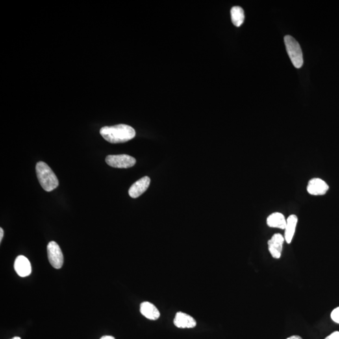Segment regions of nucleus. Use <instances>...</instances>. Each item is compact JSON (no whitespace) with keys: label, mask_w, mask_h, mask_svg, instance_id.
I'll use <instances>...</instances> for the list:
<instances>
[{"label":"nucleus","mask_w":339,"mask_h":339,"mask_svg":"<svg viewBox=\"0 0 339 339\" xmlns=\"http://www.w3.org/2000/svg\"><path fill=\"white\" fill-rule=\"evenodd\" d=\"M3 235H4V231L3 229H2V228H0V242L1 243L2 241V239L3 238Z\"/></svg>","instance_id":"17"},{"label":"nucleus","mask_w":339,"mask_h":339,"mask_svg":"<svg viewBox=\"0 0 339 339\" xmlns=\"http://www.w3.org/2000/svg\"><path fill=\"white\" fill-rule=\"evenodd\" d=\"M176 327L180 329H192L197 325L196 321L193 317L185 313H177L173 320Z\"/></svg>","instance_id":"10"},{"label":"nucleus","mask_w":339,"mask_h":339,"mask_svg":"<svg viewBox=\"0 0 339 339\" xmlns=\"http://www.w3.org/2000/svg\"><path fill=\"white\" fill-rule=\"evenodd\" d=\"M329 187L327 184L321 179L314 178L308 182L306 190L312 195H323L327 193Z\"/></svg>","instance_id":"6"},{"label":"nucleus","mask_w":339,"mask_h":339,"mask_svg":"<svg viewBox=\"0 0 339 339\" xmlns=\"http://www.w3.org/2000/svg\"><path fill=\"white\" fill-rule=\"evenodd\" d=\"M14 269L19 277H26L32 273V266L25 256H19L15 261Z\"/></svg>","instance_id":"8"},{"label":"nucleus","mask_w":339,"mask_h":339,"mask_svg":"<svg viewBox=\"0 0 339 339\" xmlns=\"http://www.w3.org/2000/svg\"><path fill=\"white\" fill-rule=\"evenodd\" d=\"M100 339H115L112 336H105L102 337V338Z\"/></svg>","instance_id":"19"},{"label":"nucleus","mask_w":339,"mask_h":339,"mask_svg":"<svg viewBox=\"0 0 339 339\" xmlns=\"http://www.w3.org/2000/svg\"><path fill=\"white\" fill-rule=\"evenodd\" d=\"M140 312L149 320H156L159 319L160 313L153 303L149 301L143 302L140 305Z\"/></svg>","instance_id":"11"},{"label":"nucleus","mask_w":339,"mask_h":339,"mask_svg":"<svg viewBox=\"0 0 339 339\" xmlns=\"http://www.w3.org/2000/svg\"><path fill=\"white\" fill-rule=\"evenodd\" d=\"M331 318L335 322L339 323V306L332 311L331 313Z\"/></svg>","instance_id":"15"},{"label":"nucleus","mask_w":339,"mask_h":339,"mask_svg":"<svg viewBox=\"0 0 339 339\" xmlns=\"http://www.w3.org/2000/svg\"><path fill=\"white\" fill-rule=\"evenodd\" d=\"M303 339L301 338V337H300L299 336H293L290 337V338H288V339Z\"/></svg>","instance_id":"18"},{"label":"nucleus","mask_w":339,"mask_h":339,"mask_svg":"<svg viewBox=\"0 0 339 339\" xmlns=\"http://www.w3.org/2000/svg\"><path fill=\"white\" fill-rule=\"evenodd\" d=\"M325 339H339V332L336 331L333 332L330 336L327 337Z\"/></svg>","instance_id":"16"},{"label":"nucleus","mask_w":339,"mask_h":339,"mask_svg":"<svg viewBox=\"0 0 339 339\" xmlns=\"http://www.w3.org/2000/svg\"><path fill=\"white\" fill-rule=\"evenodd\" d=\"M150 184H151V179L149 177H144L141 178L135 183H134L130 188L128 193L130 196L136 199V198L140 197L143 193L145 192L149 188Z\"/></svg>","instance_id":"9"},{"label":"nucleus","mask_w":339,"mask_h":339,"mask_svg":"<svg viewBox=\"0 0 339 339\" xmlns=\"http://www.w3.org/2000/svg\"><path fill=\"white\" fill-rule=\"evenodd\" d=\"M231 19L232 23L236 27H240L244 22L245 12L240 6H234L231 10Z\"/></svg>","instance_id":"14"},{"label":"nucleus","mask_w":339,"mask_h":339,"mask_svg":"<svg viewBox=\"0 0 339 339\" xmlns=\"http://www.w3.org/2000/svg\"><path fill=\"white\" fill-rule=\"evenodd\" d=\"M106 162L110 166L118 169H128L136 164L135 158L128 155H108Z\"/></svg>","instance_id":"5"},{"label":"nucleus","mask_w":339,"mask_h":339,"mask_svg":"<svg viewBox=\"0 0 339 339\" xmlns=\"http://www.w3.org/2000/svg\"><path fill=\"white\" fill-rule=\"evenodd\" d=\"M104 140L113 144L123 143L132 140L136 135L135 130L129 125H120L104 127L100 130Z\"/></svg>","instance_id":"1"},{"label":"nucleus","mask_w":339,"mask_h":339,"mask_svg":"<svg viewBox=\"0 0 339 339\" xmlns=\"http://www.w3.org/2000/svg\"><path fill=\"white\" fill-rule=\"evenodd\" d=\"M266 223L269 227L284 229L286 225V220L282 213L275 212L269 215L267 218Z\"/></svg>","instance_id":"13"},{"label":"nucleus","mask_w":339,"mask_h":339,"mask_svg":"<svg viewBox=\"0 0 339 339\" xmlns=\"http://www.w3.org/2000/svg\"><path fill=\"white\" fill-rule=\"evenodd\" d=\"M284 238L281 234H275L268 242L269 253L275 259L281 257Z\"/></svg>","instance_id":"7"},{"label":"nucleus","mask_w":339,"mask_h":339,"mask_svg":"<svg viewBox=\"0 0 339 339\" xmlns=\"http://www.w3.org/2000/svg\"><path fill=\"white\" fill-rule=\"evenodd\" d=\"M36 173L39 183L47 192H51L58 186L57 177L45 162H39L37 164Z\"/></svg>","instance_id":"2"},{"label":"nucleus","mask_w":339,"mask_h":339,"mask_svg":"<svg viewBox=\"0 0 339 339\" xmlns=\"http://www.w3.org/2000/svg\"><path fill=\"white\" fill-rule=\"evenodd\" d=\"M11 339H21V338H19V337H15V338Z\"/></svg>","instance_id":"20"},{"label":"nucleus","mask_w":339,"mask_h":339,"mask_svg":"<svg viewBox=\"0 0 339 339\" xmlns=\"http://www.w3.org/2000/svg\"><path fill=\"white\" fill-rule=\"evenodd\" d=\"M298 223V217L296 215H291L286 219V225L285 232H284V240L288 244L292 243L293 236H294L295 229H296Z\"/></svg>","instance_id":"12"},{"label":"nucleus","mask_w":339,"mask_h":339,"mask_svg":"<svg viewBox=\"0 0 339 339\" xmlns=\"http://www.w3.org/2000/svg\"><path fill=\"white\" fill-rule=\"evenodd\" d=\"M47 254L52 267L56 269L62 268L64 264V256L59 245L55 241H51L48 244Z\"/></svg>","instance_id":"4"},{"label":"nucleus","mask_w":339,"mask_h":339,"mask_svg":"<svg viewBox=\"0 0 339 339\" xmlns=\"http://www.w3.org/2000/svg\"><path fill=\"white\" fill-rule=\"evenodd\" d=\"M286 51L293 66L301 68L303 64V53L301 45L293 37L286 36L284 38Z\"/></svg>","instance_id":"3"}]
</instances>
